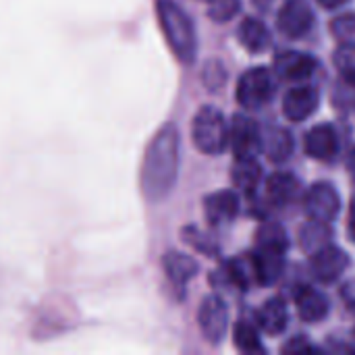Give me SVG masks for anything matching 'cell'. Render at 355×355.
I'll return each instance as SVG.
<instances>
[{
  "label": "cell",
  "instance_id": "cell-1",
  "mask_svg": "<svg viewBox=\"0 0 355 355\" xmlns=\"http://www.w3.org/2000/svg\"><path fill=\"white\" fill-rule=\"evenodd\" d=\"M179 173V129L173 123L160 127L152 137L144 164H141V189L150 202L164 200L175 187Z\"/></svg>",
  "mask_w": 355,
  "mask_h": 355
},
{
  "label": "cell",
  "instance_id": "cell-2",
  "mask_svg": "<svg viewBox=\"0 0 355 355\" xmlns=\"http://www.w3.org/2000/svg\"><path fill=\"white\" fill-rule=\"evenodd\" d=\"M156 15L166 44L171 46L175 56L181 62L191 64L198 54V35L191 17L175 0H158Z\"/></svg>",
  "mask_w": 355,
  "mask_h": 355
},
{
  "label": "cell",
  "instance_id": "cell-3",
  "mask_svg": "<svg viewBox=\"0 0 355 355\" xmlns=\"http://www.w3.org/2000/svg\"><path fill=\"white\" fill-rule=\"evenodd\" d=\"M191 137L200 152L216 156L229 148V123L214 106H202L191 123Z\"/></svg>",
  "mask_w": 355,
  "mask_h": 355
},
{
  "label": "cell",
  "instance_id": "cell-4",
  "mask_svg": "<svg viewBox=\"0 0 355 355\" xmlns=\"http://www.w3.org/2000/svg\"><path fill=\"white\" fill-rule=\"evenodd\" d=\"M272 96H275V79L266 67H256L241 75L237 83V102L245 110H258L266 106Z\"/></svg>",
  "mask_w": 355,
  "mask_h": 355
},
{
  "label": "cell",
  "instance_id": "cell-5",
  "mask_svg": "<svg viewBox=\"0 0 355 355\" xmlns=\"http://www.w3.org/2000/svg\"><path fill=\"white\" fill-rule=\"evenodd\" d=\"M304 208L308 218L320 223H333L341 212V196L333 183H314L304 196Z\"/></svg>",
  "mask_w": 355,
  "mask_h": 355
},
{
  "label": "cell",
  "instance_id": "cell-6",
  "mask_svg": "<svg viewBox=\"0 0 355 355\" xmlns=\"http://www.w3.org/2000/svg\"><path fill=\"white\" fill-rule=\"evenodd\" d=\"M314 25V10L308 0H285L277 15L279 31L289 40L304 37Z\"/></svg>",
  "mask_w": 355,
  "mask_h": 355
},
{
  "label": "cell",
  "instance_id": "cell-7",
  "mask_svg": "<svg viewBox=\"0 0 355 355\" xmlns=\"http://www.w3.org/2000/svg\"><path fill=\"white\" fill-rule=\"evenodd\" d=\"M229 146L233 148L235 158H254L262 152V131L250 116L235 114L229 125Z\"/></svg>",
  "mask_w": 355,
  "mask_h": 355
},
{
  "label": "cell",
  "instance_id": "cell-8",
  "mask_svg": "<svg viewBox=\"0 0 355 355\" xmlns=\"http://www.w3.org/2000/svg\"><path fill=\"white\" fill-rule=\"evenodd\" d=\"M198 322L204 339L212 345H218L229 327V310L218 295H208L198 312Z\"/></svg>",
  "mask_w": 355,
  "mask_h": 355
},
{
  "label": "cell",
  "instance_id": "cell-9",
  "mask_svg": "<svg viewBox=\"0 0 355 355\" xmlns=\"http://www.w3.org/2000/svg\"><path fill=\"white\" fill-rule=\"evenodd\" d=\"M347 268H349V256L341 248H337L333 243L316 250L312 254V258H310V270H312V275L320 283H327V285L339 281Z\"/></svg>",
  "mask_w": 355,
  "mask_h": 355
},
{
  "label": "cell",
  "instance_id": "cell-10",
  "mask_svg": "<svg viewBox=\"0 0 355 355\" xmlns=\"http://www.w3.org/2000/svg\"><path fill=\"white\" fill-rule=\"evenodd\" d=\"M320 104V94L314 85L291 87L283 98V114L291 123H302L310 119Z\"/></svg>",
  "mask_w": 355,
  "mask_h": 355
},
{
  "label": "cell",
  "instance_id": "cell-11",
  "mask_svg": "<svg viewBox=\"0 0 355 355\" xmlns=\"http://www.w3.org/2000/svg\"><path fill=\"white\" fill-rule=\"evenodd\" d=\"M304 148H306L310 158L331 162L339 152V135H337L335 127L329 123L316 125L306 133Z\"/></svg>",
  "mask_w": 355,
  "mask_h": 355
},
{
  "label": "cell",
  "instance_id": "cell-12",
  "mask_svg": "<svg viewBox=\"0 0 355 355\" xmlns=\"http://www.w3.org/2000/svg\"><path fill=\"white\" fill-rule=\"evenodd\" d=\"M318 60L306 52H281L275 60V73L285 81H304L314 75Z\"/></svg>",
  "mask_w": 355,
  "mask_h": 355
},
{
  "label": "cell",
  "instance_id": "cell-13",
  "mask_svg": "<svg viewBox=\"0 0 355 355\" xmlns=\"http://www.w3.org/2000/svg\"><path fill=\"white\" fill-rule=\"evenodd\" d=\"M302 196V183L293 173H272L266 179V198L272 206L283 208L293 204Z\"/></svg>",
  "mask_w": 355,
  "mask_h": 355
},
{
  "label": "cell",
  "instance_id": "cell-14",
  "mask_svg": "<svg viewBox=\"0 0 355 355\" xmlns=\"http://www.w3.org/2000/svg\"><path fill=\"white\" fill-rule=\"evenodd\" d=\"M204 212L210 225H229L239 212V198L235 191H214L204 200Z\"/></svg>",
  "mask_w": 355,
  "mask_h": 355
},
{
  "label": "cell",
  "instance_id": "cell-15",
  "mask_svg": "<svg viewBox=\"0 0 355 355\" xmlns=\"http://www.w3.org/2000/svg\"><path fill=\"white\" fill-rule=\"evenodd\" d=\"M254 270H256V283L260 285H272L281 279L285 270V252L256 248L252 254Z\"/></svg>",
  "mask_w": 355,
  "mask_h": 355
},
{
  "label": "cell",
  "instance_id": "cell-16",
  "mask_svg": "<svg viewBox=\"0 0 355 355\" xmlns=\"http://www.w3.org/2000/svg\"><path fill=\"white\" fill-rule=\"evenodd\" d=\"M162 268L175 287H185L200 272V264L183 252H166L162 258Z\"/></svg>",
  "mask_w": 355,
  "mask_h": 355
},
{
  "label": "cell",
  "instance_id": "cell-17",
  "mask_svg": "<svg viewBox=\"0 0 355 355\" xmlns=\"http://www.w3.org/2000/svg\"><path fill=\"white\" fill-rule=\"evenodd\" d=\"M295 308L297 314L304 322H320L329 314V300L324 293L312 289V287H302L295 293Z\"/></svg>",
  "mask_w": 355,
  "mask_h": 355
},
{
  "label": "cell",
  "instance_id": "cell-18",
  "mask_svg": "<svg viewBox=\"0 0 355 355\" xmlns=\"http://www.w3.org/2000/svg\"><path fill=\"white\" fill-rule=\"evenodd\" d=\"M237 35H239L241 46L248 52H252V54L266 52L270 48V44H272V37H270L268 27L260 19H256V17H245L241 21V25H239Z\"/></svg>",
  "mask_w": 355,
  "mask_h": 355
},
{
  "label": "cell",
  "instance_id": "cell-19",
  "mask_svg": "<svg viewBox=\"0 0 355 355\" xmlns=\"http://www.w3.org/2000/svg\"><path fill=\"white\" fill-rule=\"evenodd\" d=\"M289 316H287V306L281 297H270L264 302V306L256 314V324L266 333V335H281L287 329Z\"/></svg>",
  "mask_w": 355,
  "mask_h": 355
},
{
  "label": "cell",
  "instance_id": "cell-20",
  "mask_svg": "<svg viewBox=\"0 0 355 355\" xmlns=\"http://www.w3.org/2000/svg\"><path fill=\"white\" fill-rule=\"evenodd\" d=\"M231 179L235 189H239V193L252 196L260 181H262V166L260 162L254 158H235L233 168H231Z\"/></svg>",
  "mask_w": 355,
  "mask_h": 355
},
{
  "label": "cell",
  "instance_id": "cell-21",
  "mask_svg": "<svg viewBox=\"0 0 355 355\" xmlns=\"http://www.w3.org/2000/svg\"><path fill=\"white\" fill-rule=\"evenodd\" d=\"M262 152L272 162H285L293 154V135L283 127H270L262 131Z\"/></svg>",
  "mask_w": 355,
  "mask_h": 355
},
{
  "label": "cell",
  "instance_id": "cell-22",
  "mask_svg": "<svg viewBox=\"0 0 355 355\" xmlns=\"http://www.w3.org/2000/svg\"><path fill=\"white\" fill-rule=\"evenodd\" d=\"M331 237H333L331 223H320V220L310 218V223H306L300 229V245H302V250H306L310 254H314L316 250L329 245Z\"/></svg>",
  "mask_w": 355,
  "mask_h": 355
},
{
  "label": "cell",
  "instance_id": "cell-23",
  "mask_svg": "<svg viewBox=\"0 0 355 355\" xmlns=\"http://www.w3.org/2000/svg\"><path fill=\"white\" fill-rule=\"evenodd\" d=\"M225 277L227 281L245 291L250 289V285L256 281V270H254V262H252V254L250 256H239V258H233L225 264Z\"/></svg>",
  "mask_w": 355,
  "mask_h": 355
},
{
  "label": "cell",
  "instance_id": "cell-24",
  "mask_svg": "<svg viewBox=\"0 0 355 355\" xmlns=\"http://www.w3.org/2000/svg\"><path fill=\"white\" fill-rule=\"evenodd\" d=\"M256 243H258V248L277 250V252H287L289 250L287 231L277 220H266V223H262L258 227V231H256Z\"/></svg>",
  "mask_w": 355,
  "mask_h": 355
},
{
  "label": "cell",
  "instance_id": "cell-25",
  "mask_svg": "<svg viewBox=\"0 0 355 355\" xmlns=\"http://www.w3.org/2000/svg\"><path fill=\"white\" fill-rule=\"evenodd\" d=\"M233 341H235V347L245 352V354H262L264 347L260 343V335H258V329L256 324L248 322V320H241L235 324V331H233Z\"/></svg>",
  "mask_w": 355,
  "mask_h": 355
},
{
  "label": "cell",
  "instance_id": "cell-26",
  "mask_svg": "<svg viewBox=\"0 0 355 355\" xmlns=\"http://www.w3.org/2000/svg\"><path fill=\"white\" fill-rule=\"evenodd\" d=\"M333 62L337 71L341 73V77L349 85H355V40H347L339 44V48L333 54Z\"/></svg>",
  "mask_w": 355,
  "mask_h": 355
},
{
  "label": "cell",
  "instance_id": "cell-27",
  "mask_svg": "<svg viewBox=\"0 0 355 355\" xmlns=\"http://www.w3.org/2000/svg\"><path fill=\"white\" fill-rule=\"evenodd\" d=\"M181 235H183V241L187 243V245H191L193 250H198V252H202V254H206V256H216L218 254V245L214 243V239L212 237H208L204 231H200L198 227H185L183 231H181Z\"/></svg>",
  "mask_w": 355,
  "mask_h": 355
},
{
  "label": "cell",
  "instance_id": "cell-28",
  "mask_svg": "<svg viewBox=\"0 0 355 355\" xmlns=\"http://www.w3.org/2000/svg\"><path fill=\"white\" fill-rule=\"evenodd\" d=\"M241 12V0H208V17L216 23H227Z\"/></svg>",
  "mask_w": 355,
  "mask_h": 355
},
{
  "label": "cell",
  "instance_id": "cell-29",
  "mask_svg": "<svg viewBox=\"0 0 355 355\" xmlns=\"http://www.w3.org/2000/svg\"><path fill=\"white\" fill-rule=\"evenodd\" d=\"M331 33L339 40V42H347L355 37V12H341L339 17H335L331 21Z\"/></svg>",
  "mask_w": 355,
  "mask_h": 355
},
{
  "label": "cell",
  "instance_id": "cell-30",
  "mask_svg": "<svg viewBox=\"0 0 355 355\" xmlns=\"http://www.w3.org/2000/svg\"><path fill=\"white\" fill-rule=\"evenodd\" d=\"M283 354H318V347H314L306 337H295L291 343H287L283 349Z\"/></svg>",
  "mask_w": 355,
  "mask_h": 355
},
{
  "label": "cell",
  "instance_id": "cell-31",
  "mask_svg": "<svg viewBox=\"0 0 355 355\" xmlns=\"http://www.w3.org/2000/svg\"><path fill=\"white\" fill-rule=\"evenodd\" d=\"M343 300H345L347 310L355 314V285H347V287L343 289Z\"/></svg>",
  "mask_w": 355,
  "mask_h": 355
},
{
  "label": "cell",
  "instance_id": "cell-32",
  "mask_svg": "<svg viewBox=\"0 0 355 355\" xmlns=\"http://www.w3.org/2000/svg\"><path fill=\"white\" fill-rule=\"evenodd\" d=\"M347 229H349V237L355 241V196L349 206V220H347Z\"/></svg>",
  "mask_w": 355,
  "mask_h": 355
},
{
  "label": "cell",
  "instance_id": "cell-33",
  "mask_svg": "<svg viewBox=\"0 0 355 355\" xmlns=\"http://www.w3.org/2000/svg\"><path fill=\"white\" fill-rule=\"evenodd\" d=\"M320 6H324V8H329V10H335V8H339V6H345L349 0H316Z\"/></svg>",
  "mask_w": 355,
  "mask_h": 355
},
{
  "label": "cell",
  "instance_id": "cell-34",
  "mask_svg": "<svg viewBox=\"0 0 355 355\" xmlns=\"http://www.w3.org/2000/svg\"><path fill=\"white\" fill-rule=\"evenodd\" d=\"M349 168H352V175L355 177V150L352 152V156H349Z\"/></svg>",
  "mask_w": 355,
  "mask_h": 355
}]
</instances>
